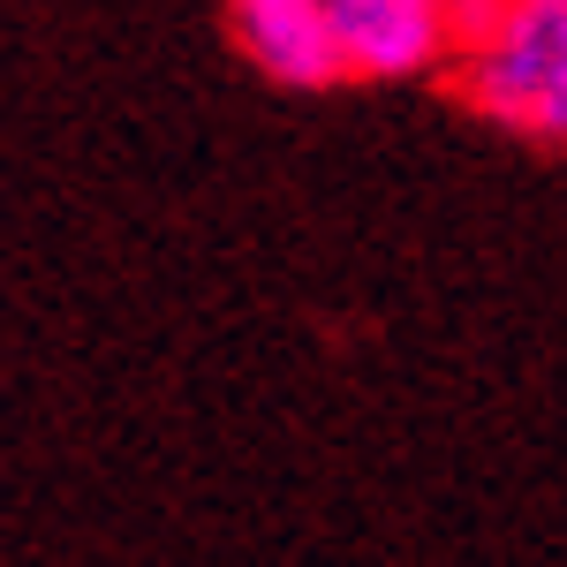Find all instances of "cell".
Returning a JSON list of instances; mask_svg holds the SVG:
<instances>
[{
  "instance_id": "1",
  "label": "cell",
  "mask_w": 567,
  "mask_h": 567,
  "mask_svg": "<svg viewBox=\"0 0 567 567\" xmlns=\"http://www.w3.org/2000/svg\"><path fill=\"white\" fill-rule=\"evenodd\" d=\"M454 99L523 136L537 152H567V0H492L462 23L446 61Z\"/></svg>"
},
{
  "instance_id": "2",
  "label": "cell",
  "mask_w": 567,
  "mask_h": 567,
  "mask_svg": "<svg viewBox=\"0 0 567 567\" xmlns=\"http://www.w3.org/2000/svg\"><path fill=\"white\" fill-rule=\"evenodd\" d=\"M318 8L333 16L349 84L446 76V61L462 45V8L454 0H318Z\"/></svg>"
},
{
  "instance_id": "3",
  "label": "cell",
  "mask_w": 567,
  "mask_h": 567,
  "mask_svg": "<svg viewBox=\"0 0 567 567\" xmlns=\"http://www.w3.org/2000/svg\"><path fill=\"white\" fill-rule=\"evenodd\" d=\"M454 8H462V23H470V16H477V8H492V0H454Z\"/></svg>"
}]
</instances>
